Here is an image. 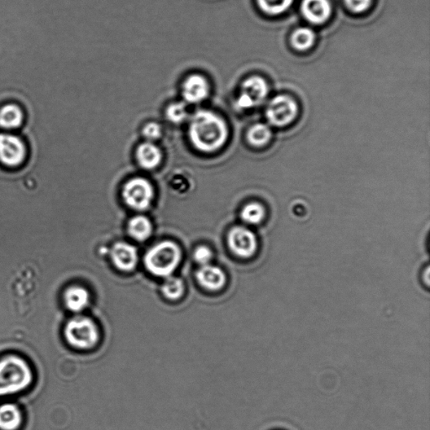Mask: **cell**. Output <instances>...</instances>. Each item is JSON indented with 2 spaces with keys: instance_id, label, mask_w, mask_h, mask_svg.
Listing matches in <instances>:
<instances>
[{
  "instance_id": "19",
  "label": "cell",
  "mask_w": 430,
  "mask_h": 430,
  "mask_svg": "<svg viewBox=\"0 0 430 430\" xmlns=\"http://www.w3.org/2000/svg\"><path fill=\"white\" fill-rule=\"evenodd\" d=\"M273 135L269 125L265 124H257L249 130L247 138L254 147H262L269 143Z\"/></svg>"
},
{
  "instance_id": "22",
  "label": "cell",
  "mask_w": 430,
  "mask_h": 430,
  "mask_svg": "<svg viewBox=\"0 0 430 430\" xmlns=\"http://www.w3.org/2000/svg\"><path fill=\"white\" fill-rule=\"evenodd\" d=\"M257 2L266 14L278 16L288 11L293 0H257Z\"/></svg>"
},
{
  "instance_id": "27",
  "label": "cell",
  "mask_w": 430,
  "mask_h": 430,
  "mask_svg": "<svg viewBox=\"0 0 430 430\" xmlns=\"http://www.w3.org/2000/svg\"><path fill=\"white\" fill-rule=\"evenodd\" d=\"M346 6L355 13H362L369 8L371 0H345Z\"/></svg>"
},
{
  "instance_id": "23",
  "label": "cell",
  "mask_w": 430,
  "mask_h": 430,
  "mask_svg": "<svg viewBox=\"0 0 430 430\" xmlns=\"http://www.w3.org/2000/svg\"><path fill=\"white\" fill-rule=\"evenodd\" d=\"M162 293L171 300H176L183 296L184 284L181 279L168 276L161 288Z\"/></svg>"
},
{
  "instance_id": "15",
  "label": "cell",
  "mask_w": 430,
  "mask_h": 430,
  "mask_svg": "<svg viewBox=\"0 0 430 430\" xmlns=\"http://www.w3.org/2000/svg\"><path fill=\"white\" fill-rule=\"evenodd\" d=\"M24 113L18 105L8 104L0 109V127L11 130L19 128L24 121Z\"/></svg>"
},
{
  "instance_id": "18",
  "label": "cell",
  "mask_w": 430,
  "mask_h": 430,
  "mask_svg": "<svg viewBox=\"0 0 430 430\" xmlns=\"http://www.w3.org/2000/svg\"><path fill=\"white\" fill-rule=\"evenodd\" d=\"M21 423L20 412L14 405L0 407V429L16 430Z\"/></svg>"
},
{
  "instance_id": "26",
  "label": "cell",
  "mask_w": 430,
  "mask_h": 430,
  "mask_svg": "<svg viewBox=\"0 0 430 430\" xmlns=\"http://www.w3.org/2000/svg\"><path fill=\"white\" fill-rule=\"evenodd\" d=\"M143 135L149 140H156L161 137V127L156 122H151L143 128Z\"/></svg>"
},
{
  "instance_id": "20",
  "label": "cell",
  "mask_w": 430,
  "mask_h": 430,
  "mask_svg": "<svg viewBox=\"0 0 430 430\" xmlns=\"http://www.w3.org/2000/svg\"><path fill=\"white\" fill-rule=\"evenodd\" d=\"M315 33L309 28H300L292 36V44L296 49L305 51L309 49L315 42Z\"/></svg>"
},
{
  "instance_id": "11",
  "label": "cell",
  "mask_w": 430,
  "mask_h": 430,
  "mask_svg": "<svg viewBox=\"0 0 430 430\" xmlns=\"http://www.w3.org/2000/svg\"><path fill=\"white\" fill-rule=\"evenodd\" d=\"M111 258L118 269L130 271L137 265V250L128 243L118 242L111 250Z\"/></svg>"
},
{
  "instance_id": "4",
  "label": "cell",
  "mask_w": 430,
  "mask_h": 430,
  "mask_svg": "<svg viewBox=\"0 0 430 430\" xmlns=\"http://www.w3.org/2000/svg\"><path fill=\"white\" fill-rule=\"evenodd\" d=\"M65 336L73 348L86 350L93 348L98 343L99 332L93 320L78 316L66 326Z\"/></svg>"
},
{
  "instance_id": "24",
  "label": "cell",
  "mask_w": 430,
  "mask_h": 430,
  "mask_svg": "<svg viewBox=\"0 0 430 430\" xmlns=\"http://www.w3.org/2000/svg\"><path fill=\"white\" fill-rule=\"evenodd\" d=\"M166 117L173 124H181L185 121L188 116L186 104L182 102L170 104L166 109Z\"/></svg>"
},
{
  "instance_id": "17",
  "label": "cell",
  "mask_w": 430,
  "mask_h": 430,
  "mask_svg": "<svg viewBox=\"0 0 430 430\" xmlns=\"http://www.w3.org/2000/svg\"><path fill=\"white\" fill-rule=\"evenodd\" d=\"M152 223L147 217L139 215L130 219L128 223L129 234L138 241H144L150 238L152 234Z\"/></svg>"
},
{
  "instance_id": "21",
  "label": "cell",
  "mask_w": 430,
  "mask_h": 430,
  "mask_svg": "<svg viewBox=\"0 0 430 430\" xmlns=\"http://www.w3.org/2000/svg\"><path fill=\"white\" fill-rule=\"evenodd\" d=\"M265 209L258 203L245 205L241 211V219L248 225H259L265 217Z\"/></svg>"
},
{
  "instance_id": "8",
  "label": "cell",
  "mask_w": 430,
  "mask_h": 430,
  "mask_svg": "<svg viewBox=\"0 0 430 430\" xmlns=\"http://www.w3.org/2000/svg\"><path fill=\"white\" fill-rule=\"evenodd\" d=\"M27 155L25 145L20 137L10 133L0 134V162L8 168H18Z\"/></svg>"
},
{
  "instance_id": "9",
  "label": "cell",
  "mask_w": 430,
  "mask_h": 430,
  "mask_svg": "<svg viewBox=\"0 0 430 430\" xmlns=\"http://www.w3.org/2000/svg\"><path fill=\"white\" fill-rule=\"evenodd\" d=\"M228 244L232 252L240 258H251L257 252V240L251 230L237 226L230 231Z\"/></svg>"
},
{
  "instance_id": "14",
  "label": "cell",
  "mask_w": 430,
  "mask_h": 430,
  "mask_svg": "<svg viewBox=\"0 0 430 430\" xmlns=\"http://www.w3.org/2000/svg\"><path fill=\"white\" fill-rule=\"evenodd\" d=\"M137 157L139 164L147 170L156 168L161 164L162 158L160 149L151 142L140 145L137 149Z\"/></svg>"
},
{
  "instance_id": "25",
  "label": "cell",
  "mask_w": 430,
  "mask_h": 430,
  "mask_svg": "<svg viewBox=\"0 0 430 430\" xmlns=\"http://www.w3.org/2000/svg\"><path fill=\"white\" fill-rule=\"evenodd\" d=\"M194 257L195 261L202 266L208 265L212 260L213 253L209 247H205V245H200V247L196 248Z\"/></svg>"
},
{
  "instance_id": "28",
  "label": "cell",
  "mask_w": 430,
  "mask_h": 430,
  "mask_svg": "<svg viewBox=\"0 0 430 430\" xmlns=\"http://www.w3.org/2000/svg\"><path fill=\"white\" fill-rule=\"evenodd\" d=\"M423 285L424 287H426L427 289L429 288V266L426 269V271H424L422 275Z\"/></svg>"
},
{
  "instance_id": "10",
  "label": "cell",
  "mask_w": 430,
  "mask_h": 430,
  "mask_svg": "<svg viewBox=\"0 0 430 430\" xmlns=\"http://www.w3.org/2000/svg\"><path fill=\"white\" fill-rule=\"evenodd\" d=\"M209 82L208 79L201 74H192L184 81L182 94L184 100L188 104H199L209 97Z\"/></svg>"
},
{
  "instance_id": "1",
  "label": "cell",
  "mask_w": 430,
  "mask_h": 430,
  "mask_svg": "<svg viewBox=\"0 0 430 430\" xmlns=\"http://www.w3.org/2000/svg\"><path fill=\"white\" fill-rule=\"evenodd\" d=\"M229 130L221 116L209 111H197L190 124V138L202 152H216L226 144Z\"/></svg>"
},
{
  "instance_id": "12",
  "label": "cell",
  "mask_w": 430,
  "mask_h": 430,
  "mask_svg": "<svg viewBox=\"0 0 430 430\" xmlns=\"http://www.w3.org/2000/svg\"><path fill=\"white\" fill-rule=\"evenodd\" d=\"M302 11L311 23L320 25L330 18L331 6L328 0H304Z\"/></svg>"
},
{
  "instance_id": "2",
  "label": "cell",
  "mask_w": 430,
  "mask_h": 430,
  "mask_svg": "<svg viewBox=\"0 0 430 430\" xmlns=\"http://www.w3.org/2000/svg\"><path fill=\"white\" fill-rule=\"evenodd\" d=\"M32 381V370L24 360L8 357L0 361V396L23 391Z\"/></svg>"
},
{
  "instance_id": "6",
  "label": "cell",
  "mask_w": 430,
  "mask_h": 430,
  "mask_svg": "<svg viewBox=\"0 0 430 430\" xmlns=\"http://www.w3.org/2000/svg\"><path fill=\"white\" fill-rule=\"evenodd\" d=\"M295 100L287 95H278L271 100L266 116L271 125L284 127L290 125L297 116Z\"/></svg>"
},
{
  "instance_id": "16",
  "label": "cell",
  "mask_w": 430,
  "mask_h": 430,
  "mask_svg": "<svg viewBox=\"0 0 430 430\" xmlns=\"http://www.w3.org/2000/svg\"><path fill=\"white\" fill-rule=\"evenodd\" d=\"M65 304L73 312H81L90 302V294L82 287H71L68 289L64 295Z\"/></svg>"
},
{
  "instance_id": "5",
  "label": "cell",
  "mask_w": 430,
  "mask_h": 430,
  "mask_svg": "<svg viewBox=\"0 0 430 430\" xmlns=\"http://www.w3.org/2000/svg\"><path fill=\"white\" fill-rule=\"evenodd\" d=\"M154 195L152 183L142 178L130 179L123 190L125 204L138 211H144L150 208Z\"/></svg>"
},
{
  "instance_id": "7",
  "label": "cell",
  "mask_w": 430,
  "mask_h": 430,
  "mask_svg": "<svg viewBox=\"0 0 430 430\" xmlns=\"http://www.w3.org/2000/svg\"><path fill=\"white\" fill-rule=\"evenodd\" d=\"M269 85L261 77L249 78L241 86L239 97L235 101V106L241 111L251 109L262 104L269 94Z\"/></svg>"
},
{
  "instance_id": "3",
  "label": "cell",
  "mask_w": 430,
  "mask_h": 430,
  "mask_svg": "<svg viewBox=\"0 0 430 430\" xmlns=\"http://www.w3.org/2000/svg\"><path fill=\"white\" fill-rule=\"evenodd\" d=\"M181 259L178 245L172 241H164L149 250L144 262L153 275L168 278L176 270Z\"/></svg>"
},
{
  "instance_id": "13",
  "label": "cell",
  "mask_w": 430,
  "mask_h": 430,
  "mask_svg": "<svg viewBox=\"0 0 430 430\" xmlns=\"http://www.w3.org/2000/svg\"><path fill=\"white\" fill-rule=\"evenodd\" d=\"M197 279L199 283L210 291H217L225 286L226 276L219 267L212 265L202 266L197 271Z\"/></svg>"
}]
</instances>
